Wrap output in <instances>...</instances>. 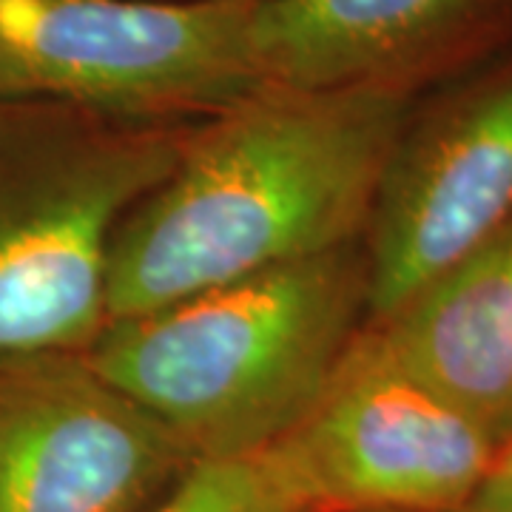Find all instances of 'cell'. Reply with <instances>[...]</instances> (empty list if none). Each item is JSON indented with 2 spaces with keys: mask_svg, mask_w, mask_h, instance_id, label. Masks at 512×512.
Returning <instances> with one entry per match:
<instances>
[{
  "mask_svg": "<svg viewBox=\"0 0 512 512\" xmlns=\"http://www.w3.org/2000/svg\"><path fill=\"white\" fill-rule=\"evenodd\" d=\"M407 128V89L256 86L120 222L109 322L356 242Z\"/></svg>",
  "mask_w": 512,
  "mask_h": 512,
  "instance_id": "6da1fadb",
  "label": "cell"
},
{
  "mask_svg": "<svg viewBox=\"0 0 512 512\" xmlns=\"http://www.w3.org/2000/svg\"><path fill=\"white\" fill-rule=\"evenodd\" d=\"M362 311L365 251L350 242L111 319L86 353L191 456H239L311 413Z\"/></svg>",
  "mask_w": 512,
  "mask_h": 512,
  "instance_id": "7a4b0ae2",
  "label": "cell"
},
{
  "mask_svg": "<svg viewBox=\"0 0 512 512\" xmlns=\"http://www.w3.org/2000/svg\"><path fill=\"white\" fill-rule=\"evenodd\" d=\"M256 0H0V97L114 117L220 111L256 89Z\"/></svg>",
  "mask_w": 512,
  "mask_h": 512,
  "instance_id": "3957f363",
  "label": "cell"
},
{
  "mask_svg": "<svg viewBox=\"0 0 512 512\" xmlns=\"http://www.w3.org/2000/svg\"><path fill=\"white\" fill-rule=\"evenodd\" d=\"M180 148L165 131L92 128L0 191V356L92 345L109 325L114 234Z\"/></svg>",
  "mask_w": 512,
  "mask_h": 512,
  "instance_id": "277c9868",
  "label": "cell"
},
{
  "mask_svg": "<svg viewBox=\"0 0 512 512\" xmlns=\"http://www.w3.org/2000/svg\"><path fill=\"white\" fill-rule=\"evenodd\" d=\"M282 444L316 512H458L501 456L436 390L353 339Z\"/></svg>",
  "mask_w": 512,
  "mask_h": 512,
  "instance_id": "5b68a950",
  "label": "cell"
},
{
  "mask_svg": "<svg viewBox=\"0 0 512 512\" xmlns=\"http://www.w3.org/2000/svg\"><path fill=\"white\" fill-rule=\"evenodd\" d=\"M194 461L86 350L0 356V512H143Z\"/></svg>",
  "mask_w": 512,
  "mask_h": 512,
  "instance_id": "8992f818",
  "label": "cell"
},
{
  "mask_svg": "<svg viewBox=\"0 0 512 512\" xmlns=\"http://www.w3.org/2000/svg\"><path fill=\"white\" fill-rule=\"evenodd\" d=\"M512 220V69L399 137L367 220V313L384 319Z\"/></svg>",
  "mask_w": 512,
  "mask_h": 512,
  "instance_id": "52a82bcc",
  "label": "cell"
},
{
  "mask_svg": "<svg viewBox=\"0 0 512 512\" xmlns=\"http://www.w3.org/2000/svg\"><path fill=\"white\" fill-rule=\"evenodd\" d=\"M495 0H256V86L305 92L396 86L464 43Z\"/></svg>",
  "mask_w": 512,
  "mask_h": 512,
  "instance_id": "ba28073f",
  "label": "cell"
},
{
  "mask_svg": "<svg viewBox=\"0 0 512 512\" xmlns=\"http://www.w3.org/2000/svg\"><path fill=\"white\" fill-rule=\"evenodd\" d=\"M367 336L504 453L512 444V220L376 319Z\"/></svg>",
  "mask_w": 512,
  "mask_h": 512,
  "instance_id": "9c48e42d",
  "label": "cell"
},
{
  "mask_svg": "<svg viewBox=\"0 0 512 512\" xmlns=\"http://www.w3.org/2000/svg\"><path fill=\"white\" fill-rule=\"evenodd\" d=\"M143 512H316L282 441L254 453L197 458Z\"/></svg>",
  "mask_w": 512,
  "mask_h": 512,
  "instance_id": "30bf717a",
  "label": "cell"
},
{
  "mask_svg": "<svg viewBox=\"0 0 512 512\" xmlns=\"http://www.w3.org/2000/svg\"><path fill=\"white\" fill-rule=\"evenodd\" d=\"M458 512H512V453H501L473 498Z\"/></svg>",
  "mask_w": 512,
  "mask_h": 512,
  "instance_id": "8fae6325",
  "label": "cell"
},
{
  "mask_svg": "<svg viewBox=\"0 0 512 512\" xmlns=\"http://www.w3.org/2000/svg\"><path fill=\"white\" fill-rule=\"evenodd\" d=\"M504 453H512V444H510V447H507V450H504Z\"/></svg>",
  "mask_w": 512,
  "mask_h": 512,
  "instance_id": "7c38bea8",
  "label": "cell"
}]
</instances>
